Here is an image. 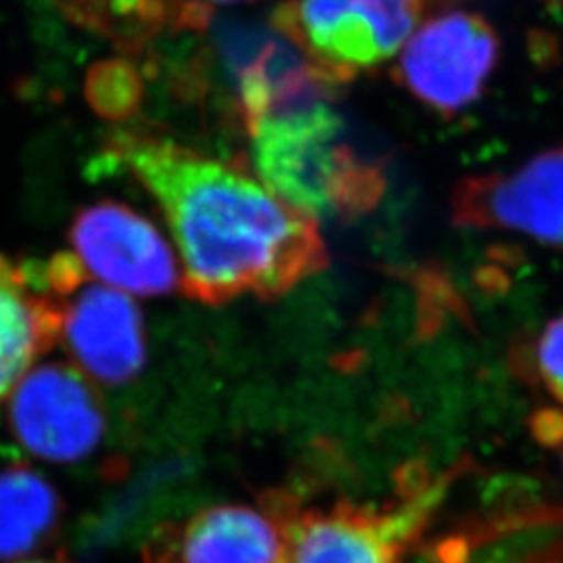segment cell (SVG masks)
<instances>
[{"label": "cell", "instance_id": "1", "mask_svg": "<svg viewBox=\"0 0 563 563\" xmlns=\"http://www.w3.org/2000/svg\"><path fill=\"white\" fill-rule=\"evenodd\" d=\"M109 146L162 207L190 299H276L328 265L316 220L241 165L146 132H120Z\"/></svg>", "mask_w": 563, "mask_h": 563}, {"label": "cell", "instance_id": "10", "mask_svg": "<svg viewBox=\"0 0 563 563\" xmlns=\"http://www.w3.org/2000/svg\"><path fill=\"white\" fill-rule=\"evenodd\" d=\"M144 563H284V530L276 514L211 505L157 530Z\"/></svg>", "mask_w": 563, "mask_h": 563}, {"label": "cell", "instance_id": "13", "mask_svg": "<svg viewBox=\"0 0 563 563\" xmlns=\"http://www.w3.org/2000/svg\"><path fill=\"white\" fill-rule=\"evenodd\" d=\"M507 532L484 528L481 532H460L430 544L411 563H563V530L547 537L532 551L526 549L530 541L511 549L516 544L514 537L509 547H504Z\"/></svg>", "mask_w": 563, "mask_h": 563}, {"label": "cell", "instance_id": "4", "mask_svg": "<svg viewBox=\"0 0 563 563\" xmlns=\"http://www.w3.org/2000/svg\"><path fill=\"white\" fill-rule=\"evenodd\" d=\"M444 0H284L272 23L330 86L390 59Z\"/></svg>", "mask_w": 563, "mask_h": 563}, {"label": "cell", "instance_id": "14", "mask_svg": "<svg viewBox=\"0 0 563 563\" xmlns=\"http://www.w3.org/2000/svg\"><path fill=\"white\" fill-rule=\"evenodd\" d=\"M534 367L551 397L563 405V316L547 323L537 339Z\"/></svg>", "mask_w": 563, "mask_h": 563}, {"label": "cell", "instance_id": "9", "mask_svg": "<svg viewBox=\"0 0 563 563\" xmlns=\"http://www.w3.org/2000/svg\"><path fill=\"white\" fill-rule=\"evenodd\" d=\"M59 299L60 341L74 365L95 383L134 380L146 363V330L130 295L86 278Z\"/></svg>", "mask_w": 563, "mask_h": 563}, {"label": "cell", "instance_id": "11", "mask_svg": "<svg viewBox=\"0 0 563 563\" xmlns=\"http://www.w3.org/2000/svg\"><path fill=\"white\" fill-rule=\"evenodd\" d=\"M63 307L48 290L44 263L0 253V401L60 341Z\"/></svg>", "mask_w": 563, "mask_h": 563}, {"label": "cell", "instance_id": "5", "mask_svg": "<svg viewBox=\"0 0 563 563\" xmlns=\"http://www.w3.org/2000/svg\"><path fill=\"white\" fill-rule=\"evenodd\" d=\"M499 53V36L483 15L449 11L405 42L395 78L432 111L455 115L483 97Z\"/></svg>", "mask_w": 563, "mask_h": 563}, {"label": "cell", "instance_id": "7", "mask_svg": "<svg viewBox=\"0 0 563 563\" xmlns=\"http://www.w3.org/2000/svg\"><path fill=\"white\" fill-rule=\"evenodd\" d=\"M74 255L88 276L136 297H165L181 284L176 255L157 225L123 202L81 209L69 228Z\"/></svg>", "mask_w": 563, "mask_h": 563}, {"label": "cell", "instance_id": "12", "mask_svg": "<svg viewBox=\"0 0 563 563\" xmlns=\"http://www.w3.org/2000/svg\"><path fill=\"white\" fill-rule=\"evenodd\" d=\"M60 501L51 483L25 463L0 472V563L21 560L53 539Z\"/></svg>", "mask_w": 563, "mask_h": 563}, {"label": "cell", "instance_id": "15", "mask_svg": "<svg viewBox=\"0 0 563 563\" xmlns=\"http://www.w3.org/2000/svg\"><path fill=\"white\" fill-rule=\"evenodd\" d=\"M534 432L544 444L563 451V411H543L534 418Z\"/></svg>", "mask_w": 563, "mask_h": 563}, {"label": "cell", "instance_id": "3", "mask_svg": "<svg viewBox=\"0 0 563 563\" xmlns=\"http://www.w3.org/2000/svg\"><path fill=\"white\" fill-rule=\"evenodd\" d=\"M453 476L411 481L384 505L339 501L274 507L284 530V563H399L443 505Z\"/></svg>", "mask_w": 563, "mask_h": 563}, {"label": "cell", "instance_id": "16", "mask_svg": "<svg viewBox=\"0 0 563 563\" xmlns=\"http://www.w3.org/2000/svg\"><path fill=\"white\" fill-rule=\"evenodd\" d=\"M202 4H207V2H218V4H232V2H242V0H199Z\"/></svg>", "mask_w": 563, "mask_h": 563}, {"label": "cell", "instance_id": "8", "mask_svg": "<svg viewBox=\"0 0 563 563\" xmlns=\"http://www.w3.org/2000/svg\"><path fill=\"white\" fill-rule=\"evenodd\" d=\"M453 222L505 230L563 249V146L511 169L467 178L451 197Z\"/></svg>", "mask_w": 563, "mask_h": 563}, {"label": "cell", "instance_id": "17", "mask_svg": "<svg viewBox=\"0 0 563 563\" xmlns=\"http://www.w3.org/2000/svg\"><path fill=\"white\" fill-rule=\"evenodd\" d=\"M13 563H60L55 560H25V562H13Z\"/></svg>", "mask_w": 563, "mask_h": 563}, {"label": "cell", "instance_id": "6", "mask_svg": "<svg viewBox=\"0 0 563 563\" xmlns=\"http://www.w3.org/2000/svg\"><path fill=\"white\" fill-rule=\"evenodd\" d=\"M9 426L32 455L55 463H76L97 451L107 416L95 383L78 365H36L11 393Z\"/></svg>", "mask_w": 563, "mask_h": 563}, {"label": "cell", "instance_id": "2", "mask_svg": "<svg viewBox=\"0 0 563 563\" xmlns=\"http://www.w3.org/2000/svg\"><path fill=\"white\" fill-rule=\"evenodd\" d=\"M328 95L284 104L246 132L260 180L311 220H353L384 197L380 163L351 144Z\"/></svg>", "mask_w": 563, "mask_h": 563}]
</instances>
